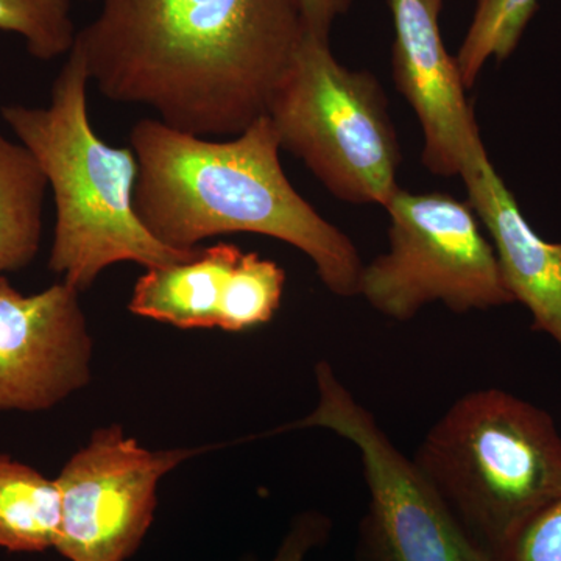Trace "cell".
Listing matches in <instances>:
<instances>
[{
	"label": "cell",
	"instance_id": "9a60e30c",
	"mask_svg": "<svg viewBox=\"0 0 561 561\" xmlns=\"http://www.w3.org/2000/svg\"><path fill=\"white\" fill-rule=\"evenodd\" d=\"M538 0H478L456 61L465 90L474 87L490 58L505 61L518 47Z\"/></svg>",
	"mask_w": 561,
	"mask_h": 561
},
{
	"label": "cell",
	"instance_id": "8fae6325",
	"mask_svg": "<svg viewBox=\"0 0 561 561\" xmlns=\"http://www.w3.org/2000/svg\"><path fill=\"white\" fill-rule=\"evenodd\" d=\"M459 176L467 186L468 203L489 231L513 301L529 309L531 330L545 332L561 350V242L545 241L524 219L482 139L468 151Z\"/></svg>",
	"mask_w": 561,
	"mask_h": 561
},
{
	"label": "cell",
	"instance_id": "ffe728a7",
	"mask_svg": "<svg viewBox=\"0 0 561 561\" xmlns=\"http://www.w3.org/2000/svg\"><path fill=\"white\" fill-rule=\"evenodd\" d=\"M306 32L320 38H330L334 21L345 14L351 0H297Z\"/></svg>",
	"mask_w": 561,
	"mask_h": 561
},
{
	"label": "cell",
	"instance_id": "d6986e66",
	"mask_svg": "<svg viewBox=\"0 0 561 561\" xmlns=\"http://www.w3.org/2000/svg\"><path fill=\"white\" fill-rule=\"evenodd\" d=\"M331 522L320 513H306L297 519L272 561H302L306 553L330 537Z\"/></svg>",
	"mask_w": 561,
	"mask_h": 561
},
{
	"label": "cell",
	"instance_id": "2e32d148",
	"mask_svg": "<svg viewBox=\"0 0 561 561\" xmlns=\"http://www.w3.org/2000/svg\"><path fill=\"white\" fill-rule=\"evenodd\" d=\"M286 273L275 261L242 253L225 284L219 328L239 332L268 323L283 300Z\"/></svg>",
	"mask_w": 561,
	"mask_h": 561
},
{
	"label": "cell",
	"instance_id": "7c38bea8",
	"mask_svg": "<svg viewBox=\"0 0 561 561\" xmlns=\"http://www.w3.org/2000/svg\"><path fill=\"white\" fill-rule=\"evenodd\" d=\"M242 251L220 242L195 260L147 268L136 280L130 311L181 330L219 328L221 295Z\"/></svg>",
	"mask_w": 561,
	"mask_h": 561
},
{
	"label": "cell",
	"instance_id": "ba28073f",
	"mask_svg": "<svg viewBox=\"0 0 561 561\" xmlns=\"http://www.w3.org/2000/svg\"><path fill=\"white\" fill-rule=\"evenodd\" d=\"M194 449L151 451L121 426L94 432L66 463L57 483L61 531L57 549L70 561H124L138 549L157 507L161 479Z\"/></svg>",
	"mask_w": 561,
	"mask_h": 561
},
{
	"label": "cell",
	"instance_id": "6da1fadb",
	"mask_svg": "<svg viewBox=\"0 0 561 561\" xmlns=\"http://www.w3.org/2000/svg\"><path fill=\"white\" fill-rule=\"evenodd\" d=\"M305 35L297 0H101L73 44L108 101L227 139L267 116Z\"/></svg>",
	"mask_w": 561,
	"mask_h": 561
},
{
	"label": "cell",
	"instance_id": "5b68a950",
	"mask_svg": "<svg viewBox=\"0 0 561 561\" xmlns=\"http://www.w3.org/2000/svg\"><path fill=\"white\" fill-rule=\"evenodd\" d=\"M267 116L280 149L341 201L386 208L400 191L401 147L381 84L335 60L330 38L306 32Z\"/></svg>",
	"mask_w": 561,
	"mask_h": 561
},
{
	"label": "cell",
	"instance_id": "52a82bcc",
	"mask_svg": "<svg viewBox=\"0 0 561 561\" xmlns=\"http://www.w3.org/2000/svg\"><path fill=\"white\" fill-rule=\"evenodd\" d=\"M316 382L317 408L279 431L320 427L359 453L368 505L357 529L356 561H494L327 360L316 365Z\"/></svg>",
	"mask_w": 561,
	"mask_h": 561
},
{
	"label": "cell",
	"instance_id": "5bb4252c",
	"mask_svg": "<svg viewBox=\"0 0 561 561\" xmlns=\"http://www.w3.org/2000/svg\"><path fill=\"white\" fill-rule=\"evenodd\" d=\"M60 531L61 493L57 481L0 456V548L43 552L57 548Z\"/></svg>",
	"mask_w": 561,
	"mask_h": 561
},
{
	"label": "cell",
	"instance_id": "9c48e42d",
	"mask_svg": "<svg viewBox=\"0 0 561 561\" xmlns=\"http://www.w3.org/2000/svg\"><path fill=\"white\" fill-rule=\"evenodd\" d=\"M80 291L22 295L0 275V411L41 412L83 389L92 341Z\"/></svg>",
	"mask_w": 561,
	"mask_h": 561
},
{
	"label": "cell",
	"instance_id": "3957f363",
	"mask_svg": "<svg viewBox=\"0 0 561 561\" xmlns=\"http://www.w3.org/2000/svg\"><path fill=\"white\" fill-rule=\"evenodd\" d=\"M91 79L73 44L51 84L47 106L7 105L0 116L25 147L54 194L49 268L79 291L119 262L161 267L195 260L202 249L158 241L135 209L139 162L131 147H113L94 131L88 111Z\"/></svg>",
	"mask_w": 561,
	"mask_h": 561
},
{
	"label": "cell",
	"instance_id": "8992f818",
	"mask_svg": "<svg viewBox=\"0 0 561 561\" xmlns=\"http://www.w3.org/2000/svg\"><path fill=\"white\" fill-rule=\"evenodd\" d=\"M386 210L390 249L364 264L359 283L373 309L408 321L431 302L456 313L515 302L470 203L400 190Z\"/></svg>",
	"mask_w": 561,
	"mask_h": 561
},
{
	"label": "cell",
	"instance_id": "30bf717a",
	"mask_svg": "<svg viewBox=\"0 0 561 561\" xmlns=\"http://www.w3.org/2000/svg\"><path fill=\"white\" fill-rule=\"evenodd\" d=\"M393 14V79L423 130L424 168L438 176L460 175L468 151L481 140L465 98L456 58L443 43V0H389Z\"/></svg>",
	"mask_w": 561,
	"mask_h": 561
},
{
	"label": "cell",
	"instance_id": "ac0fdd59",
	"mask_svg": "<svg viewBox=\"0 0 561 561\" xmlns=\"http://www.w3.org/2000/svg\"><path fill=\"white\" fill-rule=\"evenodd\" d=\"M494 561H561V497L524 523Z\"/></svg>",
	"mask_w": 561,
	"mask_h": 561
},
{
	"label": "cell",
	"instance_id": "277c9868",
	"mask_svg": "<svg viewBox=\"0 0 561 561\" xmlns=\"http://www.w3.org/2000/svg\"><path fill=\"white\" fill-rule=\"evenodd\" d=\"M412 461L493 560L524 523L561 497V435L552 416L501 389L472 390L454 402Z\"/></svg>",
	"mask_w": 561,
	"mask_h": 561
},
{
	"label": "cell",
	"instance_id": "7a4b0ae2",
	"mask_svg": "<svg viewBox=\"0 0 561 561\" xmlns=\"http://www.w3.org/2000/svg\"><path fill=\"white\" fill-rule=\"evenodd\" d=\"M130 147L139 162L136 214L164 245L194 250L230 232L268 236L302 251L332 294L359 295V251L291 186L268 116L224 140L142 119Z\"/></svg>",
	"mask_w": 561,
	"mask_h": 561
},
{
	"label": "cell",
	"instance_id": "e0dca14e",
	"mask_svg": "<svg viewBox=\"0 0 561 561\" xmlns=\"http://www.w3.org/2000/svg\"><path fill=\"white\" fill-rule=\"evenodd\" d=\"M0 31L21 36L41 61L68 55L79 33L70 0H0Z\"/></svg>",
	"mask_w": 561,
	"mask_h": 561
},
{
	"label": "cell",
	"instance_id": "4fadbf2b",
	"mask_svg": "<svg viewBox=\"0 0 561 561\" xmlns=\"http://www.w3.org/2000/svg\"><path fill=\"white\" fill-rule=\"evenodd\" d=\"M47 190L31 151L0 131V275L20 271L38 254Z\"/></svg>",
	"mask_w": 561,
	"mask_h": 561
}]
</instances>
